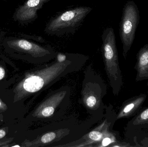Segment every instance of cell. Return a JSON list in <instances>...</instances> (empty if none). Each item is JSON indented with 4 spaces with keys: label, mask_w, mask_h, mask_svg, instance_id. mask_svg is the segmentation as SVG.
I'll return each instance as SVG.
<instances>
[{
    "label": "cell",
    "mask_w": 148,
    "mask_h": 147,
    "mask_svg": "<svg viewBox=\"0 0 148 147\" xmlns=\"http://www.w3.org/2000/svg\"><path fill=\"white\" fill-rule=\"evenodd\" d=\"M88 59L82 54L69 53L68 58L64 62L60 63L55 58L51 63L27 72L14 89V102L46 89L62 77L77 71Z\"/></svg>",
    "instance_id": "cell-1"
},
{
    "label": "cell",
    "mask_w": 148,
    "mask_h": 147,
    "mask_svg": "<svg viewBox=\"0 0 148 147\" xmlns=\"http://www.w3.org/2000/svg\"><path fill=\"white\" fill-rule=\"evenodd\" d=\"M103 52L105 69L110 85L114 96H118L123 85L119 66L115 35L113 28L104 29L102 35Z\"/></svg>",
    "instance_id": "cell-2"
},
{
    "label": "cell",
    "mask_w": 148,
    "mask_h": 147,
    "mask_svg": "<svg viewBox=\"0 0 148 147\" xmlns=\"http://www.w3.org/2000/svg\"><path fill=\"white\" fill-rule=\"evenodd\" d=\"M2 45L8 51L25 56L38 63H46L55 59L57 54L50 46L41 45L24 38L6 37Z\"/></svg>",
    "instance_id": "cell-3"
},
{
    "label": "cell",
    "mask_w": 148,
    "mask_h": 147,
    "mask_svg": "<svg viewBox=\"0 0 148 147\" xmlns=\"http://www.w3.org/2000/svg\"><path fill=\"white\" fill-rule=\"evenodd\" d=\"M92 9L90 7L80 6L62 12L48 22L44 32L49 35L58 36L73 33Z\"/></svg>",
    "instance_id": "cell-4"
},
{
    "label": "cell",
    "mask_w": 148,
    "mask_h": 147,
    "mask_svg": "<svg viewBox=\"0 0 148 147\" xmlns=\"http://www.w3.org/2000/svg\"><path fill=\"white\" fill-rule=\"evenodd\" d=\"M106 94V86L101 77L90 66L85 72L81 94V103L90 114H94L103 110V98Z\"/></svg>",
    "instance_id": "cell-5"
},
{
    "label": "cell",
    "mask_w": 148,
    "mask_h": 147,
    "mask_svg": "<svg viewBox=\"0 0 148 147\" xmlns=\"http://www.w3.org/2000/svg\"><path fill=\"white\" fill-rule=\"evenodd\" d=\"M140 11L137 5L133 1L125 4L120 26V36L123 45V55L126 59L133 45L136 31L140 22Z\"/></svg>",
    "instance_id": "cell-6"
},
{
    "label": "cell",
    "mask_w": 148,
    "mask_h": 147,
    "mask_svg": "<svg viewBox=\"0 0 148 147\" xmlns=\"http://www.w3.org/2000/svg\"><path fill=\"white\" fill-rule=\"evenodd\" d=\"M69 89H60L52 92L35 109L32 116L37 119L49 120L55 116L60 106L69 99Z\"/></svg>",
    "instance_id": "cell-7"
},
{
    "label": "cell",
    "mask_w": 148,
    "mask_h": 147,
    "mask_svg": "<svg viewBox=\"0 0 148 147\" xmlns=\"http://www.w3.org/2000/svg\"><path fill=\"white\" fill-rule=\"evenodd\" d=\"M116 120V118L112 120L106 119L95 129L85 135L80 140L68 144L56 147H96L105 136L110 133V129L112 124Z\"/></svg>",
    "instance_id": "cell-8"
},
{
    "label": "cell",
    "mask_w": 148,
    "mask_h": 147,
    "mask_svg": "<svg viewBox=\"0 0 148 147\" xmlns=\"http://www.w3.org/2000/svg\"><path fill=\"white\" fill-rule=\"evenodd\" d=\"M51 0H27L17 7L13 14V19L21 25L34 21L38 18L37 12L45 3Z\"/></svg>",
    "instance_id": "cell-9"
},
{
    "label": "cell",
    "mask_w": 148,
    "mask_h": 147,
    "mask_svg": "<svg viewBox=\"0 0 148 147\" xmlns=\"http://www.w3.org/2000/svg\"><path fill=\"white\" fill-rule=\"evenodd\" d=\"M147 98L146 94H141L124 101L116 115V120L135 116L140 112Z\"/></svg>",
    "instance_id": "cell-10"
},
{
    "label": "cell",
    "mask_w": 148,
    "mask_h": 147,
    "mask_svg": "<svg viewBox=\"0 0 148 147\" xmlns=\"http://www.w3.org/2000/svg\"><path fill=\"white\" fill-rule=\"evenodd\" d=\"M70 130L67 129H61L49 131L37 137L32 141H25L23 146L38 147L45 146L56 142L60 140L69 133Z\"/></svg>",
    "instance_id": "cell-11"
},
{
    "label": "cell",
    "mask_w": 148,
    "mask_h": 147,
    "mask_svg": "<svg viewBox=\"0 0 148 147\" xmlns=\"http://www.w3.org/2000/svg\"><path fill=\"white\" fill-rule=\"evenodd\" d=\"M134 69L136 71V81L147 80L148 85V44L144 45L137 53Z\"/></svg>",
    "instance_id": "cell-12"
},
{
    "label": "cell",
    "mask_w": 148,
    "mask_h": 147,
    "mask_svg": "<svg viewBox=\"0 0 148 147\" xmlns=\"http://www.w3.org/2000/svg\"><path fill=\"white\" fill-rule=\"evenodd\" d=\"M127 128L132 130L148 129V107L134 116L127 124Z\"/></svg>",
    "instance_id": "cell-13"
},
{
    "label": "cell",
    "mask_w": 148,
    "mask_h": 147,
    "mask_svg": "<svg viewBox=\"0 0 148 147\" xmlns=\"http://www.w3.org/2000/svg\"><path fill=\"white\" fill-rule=\"evenodd\" d=\"M118 141L117 140V137L116 135V133L110 132L107 136H105L96 147H104L109 146L111 144Z\"/></svg>",
    "instance_id": "cell-14"
},
{
    "label": "cell",
    "mask_w": 148,
    "mask_h": 147,
    "mask_svg": "<svg viewBox=\"0 0 148 147\" xmlns=\"http://www.w3.org/2000/svg\"><path fill=\"white\" fill-rule=\"evenodd\" d=\"M134 146H130L129 143H126L125 142H121L118 141L111 144L109 146V147H133Z\"/></svg>",
    "instance_id": "cell-15"
},
{
    "label": "cell",
    "mask_w": 148,
    "mask_h": 147,
    "mask_svg": "<svg viewBox=\"0 0 148 147\" xmlns=\"http://www.w3.org/2000/svg\"><path fill=\"white\" fill-rule=\"evenodd\" d=\"M5 76V70L4 68L0 65V81L4 78Z\"/></svg>",
    "instance_id": "cell-16"
},
{
    "label": "cell",
    "mask_w": 148,
    "mask_h": 147,
    "mask_svg": "<svg viewBox=\"0 0 148 147\" xmlns=\"http://www.w3.org/2000/svg\"><path fill=\"white\" fill-rule=\"evenodd\" d=\"M8 109L7 105L0 98V110L3 111H6Z\"/></svg>",
    "instance_id": "cell-17"
},
{
    "label": "cell",
    "mask_w": 148,
    "mask_h": 147,
    "mask_svg": "<svg viewBox=\"0 0 148 147\" xmlns=\"http://www.w3.org/2000/svg\"><path fill=\"white\" fill-rule=\"evenodd\" d=\"M142 147H148V137H146L141 141Z\"/></svg>",
    "instance_id": "cell-18"
},
{
    "label": "cell",
    "mask_w": 148,
    "mask_h": 147,
    "mask_svg": "<svg viewBox=\"0 0 148 147\" xmlns=\"http://www.w3.org/2000/svg\"><path fill=\"white\" fill-rule=\"evenodd\" d=\"M7 134V132L4 129H0V140L5 137Z\"/></svg>",
    "instance_id": "cell-19"
},
{
    "label": "cell",
    "mask_w": 148,
    "mask_h": 147,
    "mask_svg": "<svg viewBox=\"0 0 148 147\" xmlns=\"http://www.w3.org/2000/svg\"><path fill=\"white\" fill-rule=\"evenodd\" d=\"M12 140H10L6 141L3 142H0V147H5V146H6V144H8L9 143L11 142L12 141Z\"/></svg>",
    "instance_id": "cell-20"
},
{
    "label": "cell",
    "mask_w": 148,
    "mask_h": 147,
    "mask_svg": "<svg viewBox=\"0 0 148 147\" xmlns=\"http://www.w3.org/2000/svg\"><path fill=\"white\" fill-rule=\"evenodd\" d=\"M12 147H21V146H18V145H16V146H12Z\"/></svg>",
    "instance_id": "cell-21"
}]
</instances>
